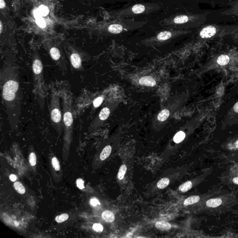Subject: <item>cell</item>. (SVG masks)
<instances>
[{
  "label": "cell",
  "instance_id": "obj_1",
  "mask_svg": "<svg viewBox=\"0 0 238 238\" xmlns=\"http://www.w3.org/2000/svg\"><path fill=\"white\" fill-rule=\"evenodd\" d=\"M2 102L10 124L19 123L22 94L19 82V69L14 60H5L1 70Z\"/></svg>",
  "mask_w": 238,
  "mask_h": 238
},
{
  "label": "cell",
  "instance_id": "obj_2",
  "mask_svg": "<svg viewBox=\"0 0 238 238\" xmlns=\"http://www.w3.org/2000/svg\"><path fill=\"white\" fill-rule=\"evenodd\" d=\"M32 72L34 90L37 97L41 102L48 95V88L43 76V61L38 54H35L32 57Z\"/></svg>",
  "mask_w": 238,
  "mask_h": 238
},
{
  "label": "cell",
  "instance_id": "obj_3",
  "mask_svg": "<svg viewBox=\"0 0 238 238\" xmlns=\"http://www.w3.org/2000/svg\"><path fill=\"white\" fill-rule=\"evenodd\" d=\"M59 93L55 89L52 91L51 99L49 105L50 121L51 125L57 130L63 127V113L61 112Z\"/></svg>",
  "mask_w": 238,
  "mask_h": 238
},
{
  "label": "cell",
  "instance_id": "obj_4",
  "mask_svg": "<svg viewBox=\"0 0 238 238\" xmlns=\"http://www.w3.org/2000/svg\"><path fill=\"white\" fill-rule=\"evenodd\" d=\"M67 56L70 63V65L74 70L79 72L84 71V68L83 66L84 62L87 61L88 56L82 53L75 51V50H71L69 52H67Z\"/></svg>",
  "mask_w": 238,
  "mask_h": 238
},
{
  "label": "cell",
  "instance_id": "obj_5",
  "mask_svg": "<svg viewBox=\"0 0 238 238\" xmlns=\"http://www.w3.org/2000/svg\"><path fill=\"white\" fill-rule=\"evenodd\" d=\"M216 29L213 26H209L204 28L200 32V36L202 38H209L215 35Z\"/></svg>",
  "mask_w": 238,
  "mask_h": 238
},
{
  "label": "cell",
  "instance_id": "obj_6",
  "mask_svg": "<svg viewBox=\"0 0 238 238\" xmlns=\"http://www.w3.org/2000/svg\"><path fill=\"white\" fill-rule=\"evenodd\" d=\"M139 83L142 85L149 87H153L156 85L155 80L151 76H144L141 78L139 80Z\"/></svg>",
  "mask_w": 238,
  "mask_h": 238
},
{
  "label": "cell",
  "instance_id": "obj_7",
  "mask_svg": "<svg viewBox=\"0 0 238 238\" xmlns=\"http://www.w3.org/2000/svg\"><path fill=\"white\" fill-rule=\"evenodd\" d=\"M156 228L161 231H167L169 230L171 228V225L164 221H158L156 222L155 225Z\"/></svg>",
  "mask_w": 238,
  "mask_h": 238
},
{
  "label": "cell",
  "instance_id": "obj_8",
  "mask_svg": "<svg viewBox=\"0 0 238 238\" xmlns=\"http://www.w3.org/2000/svg\"><path fill=\"white\" fill-rule=\"evenodd\" d=\"M102 216L103 219L107 222H113L115 219L114 214L110 211H105L103 212Z\"/></svg>",
  "mask_w": 238,
  "mask_h": 238
},
{
  "label": "cell",
  "instance_id": "obj_9",
  "mask_svg": "<svg viewBox=\"0 0 238 238\" xmlns=\"http://www.w3.org/2000/svg\"><path fill=\"white\" fill-rule=\"evenodd\" d=\"M222 204V200L220 198L212 199L206 201V205L210 208H216Z\"/></svg>",
  "mask_w": 238,
  "mask_h": 238
},
{
  "label": "cell",
  "instance_id": "obj_10",
  "mask_svg": "<svg viewBox=\"0 0 238 238\" xmlns=\"http://www.w3.org/2000/svg\"><path fill=\"white\" fill-rule=\"evenodd\" d=\"M110 115V110L107 107H105L102 109L99 114L98 118L101 121H104L108 118Z\"/></svg>",
  "mask_w": 238,
  "mask_h": 238
},
{
  "label": "cell",
  "instance_id": "obj_11",
  "mask_svg": "<svg viewBox=\"0 0 238 238\" xmlns=\"http://www.w3.org/2000/svg\"><path fill=\"white\" fill-rule=\"evenodd\" d=\"M112 151V147L110 146H107L103 149L100 155V159L102 161H104L105 159L108 158L110 155Z\"/></svg>",
  "mask_w": 238,
  "mask_h": 238
},
{
  "label": "cell",
  "instance_id": "obj_12",
  "mask_svg": "<svg viewBox=\"0 0 238 238\" xmlns=\"http://www.w3.org/2000/svg\"><path fill=\"white\" fill-rule=\"evenodd\" d=\"M200 198L199 196H192L186 199L184 202V204L186 206H189L190 205L194 204L195 203H197L200 200Z\"/></svg>",
  "mask_w": 238,
  "mask_h": 238
},
{
  "label": "cell",
  "instance_id": "obj_13",
  "mask_svg": "<svg viewBox=\"0 0 238 238\" xmlns=\"http://www.w3.org/2000/svg\"><path fill=\"white\" fill-rule=\"evenodd\" d=\"M122 26L120 24L111 25L108 27V31L113 34H119L122 31Z\"/></svg>",
  "mask_w": 238,
  "mask_h": 238
},
{
  "label": "cell",
  "instance_id": "obj_14",
  "mask_svg": "<svg viewBox=\"0 0 238 238\" xmlns=\"http://www.w3.org/2000/svg\"><path fill=\"white\" fill-rule=\"evenodd\" d=\"M193 186V184L191 181H187L182 184L179 186V190L182 193H185L191 189Z\"/></svg>",
  "mask_w": 238,
  "mask_h": 238
},
{
  "label": "cell",
  "instance_id": "obj_15",
  "mask_svg": "<svg viewBox=\"0 0 238 238\" xmlns=\"http://www.w3.org/2000/svg\"><path fill=\"white\" fill-rule=\"evenodd\" d=\"M170 181L168 178H164L161 179L158 181L157 186L159 189H162L165 187H167L169 184Z\"/></svg>",
  "mask_w": 238,
  "mask_h": 238
},
{
  "label": "cell",
  "instance_id": "obj_16",
  "mask_svg": "<svg viewBox=\"0 0 238 238\" xmlns=\"http://www.w3.org/2000/svg\"><path fill=\"white\" fill-rule=\"evenodd\" d=\"M169 111L167 109H164L161 111L158 116V119L161 122L166 121L169 116Z\"/></svg>",
  "mask_w": 238,
  "mask_h": 238
},
{
  "label": "cell",
  "instance_id": "obj_17",
  "mask_svg": "<svg viewBox=\"0 0 238 238\" xmlns=\"http://www.w3.org/2000/svg\"><path fill=\"white\" fill-rule=\"evenodd\" d=\"M186 134L184 132L182 131H179L174 136V142L176 143H181L184 140Z\"/></svg>",
  "mask_w": 238,
  "mask_h": 238
},
{
  "label": "cell",
  "instance_id": "obj_18",
  "mask_svg": "<svg viewBox=\"0 0 238 238\" xmlns=\"http://www.w3.org/2000/svg\"><path fill=\"white\" fill-rule=\"evenodd\" d=\"M229 60V58L228 55H221L218 57L217 63L221 66H224L228 63Z\"/></svg>",
  "mask_w": 238,
  "mask_h": 238
},
{
  "label": "cell",
  "instance_id": "obj_19",
  "mask_svg": "<svg viewBox=\"0 0 238 238\" xmlns=\"http://www.w3.org/2000/svg\"><path fill=\"white\" fill-rule=\"evenodd\" d=\"M172 33L168 31L161 32L157 36L158 39L160 41H165L171 37Z\"/></svg>",
  "mask_w": 238,
  "mask_h": 238
},
{
  "label": "cell",
  "instance_id": "obj_20",
  "mask_svg": "<svg viewBox=\"0 0 238 238\" xmlns=\"http://www.w3.org/2000/svg\"><path fill=\"white\" fill-rule=\"evenodd\" d=\"M127 167L125 164H123L120 167L118 173V177L119 180H122L124 178V175L126 174L127 172Z\"/></svg>",
  "mask_w": 238,
  "mask_h": 238
},
{
  "label": "cell",
  "instance_id": "obj_21",
  "mask_svg": "<svg viewBox=\"0 0 238 238\" xmlns=\"http://www.w3.org/2000/svg\"><path fill=\"white\" fill-rule=\"evenodd\" d=\"M189 17L186 15H180L174 19V22L175 24H182L187 22L189 21Z\"/></svg>",
  "mask_w": 238,
  "mask_h": 238
},
{
  "label": "cell",
  "instance_id": "obj_22",
  "mask_svg": "<svg viewBox=\"0 0 238 238\" xmlns=\"http://www.w3.org/2000/svg\"><path fill=\"white\" fill-rule=\"evenodd\" d=\"M145 7L141 4H137L132 7V11L135 14H141L145 11Z\"/></svg>",
  "mask_w": 238,
  "mask_h": 238
},
{
  "label": "cell",
  "instance_id": "obj_23",
  "mask_svg": "<svg viewBox=\"0 0 238 238\" xmlns=\"http://www.w3.org/2000/svg\"><path fill=\"white\" fill-rule=\"evenodd\" d=\"M14 187L18 193L21 194H24L25 189L21 182H16L14 183Z\"/></svg>",
  "mask_w": 238,
  "mask_h": 238
},
{
  "label": "cell",
  "instance_id": "obj_24",
  "mask_svg": "<svg viewBox=\"0 0 238 238\" xmlns=\"http://www.w3.org/2000/svg\"><path fill=\"white\" fill-rule=\"evenodd\" d=\"M38 10L41 16H47V15L49 14V9H48L47 7L44 5H41L40 6Z\"/></svg>",
  "mask_w": 238,
  "mask_h": 238
},
{
  "label": "cell",
  "instance_id": "obj_25",
  "mask_svg": "<svg viewBox=\"0 0 238 238\" xmlns=\"http://www.w3.org/2000/svg\"><path fill=\"white\" fill-rule=\"evenodd\" d=\"M68 218H69V215L66 214H63L56 216L55 220L58 223H61L67 220Z\"/></svg>",
  "mask_w": 238,
  "mask_h": 238
},
{
  "label": "cell",
  "instance_id": "obj_26",
  "mask_svg": "<svg viewBox=\"0 0 238 238\" xmlns=\"http://www.w3.org/2000/svg\"><path fill=\"white\" fill-rule=\"evenodd\" d=\"M29 162L30 165L32 166H35L36 164V157L35 153H31L29 155Z\"/></svg>",
  "mask_w": 238,
  "mask_h": 238
},
{
  "label": "cell",
  "instance_id": "obj_27",
  "mask_svg": "<svg viewBox=\"0 0 238 238\" xmlns=\"http://www.w3.org/2000/svg\"><path fill=\"white\" fill-rule=\"evenodd\" d=\"M52 165L54 167L55 170L59 171L60 169V166L58 160L56 157H54L52 160Z\"/></svg>",
  "mask_w": 238,
  "mask_h": 238
},
{
  "label": "cell",
  "instance_id": "obj_28",
  "mask_svg": "<svg viewBox=\"0 0 238 238\" xmlns=\"http://www.w3.org/2000/svg\"><path fill=\"white\" fill-rule=\"evenodd\" d=\"M93 228L95 232L101 233L103 230V227L102 225L99 223H95L93 225Z\"/></svg>",
  "mask_w": 238,
  "mask_h": 238
},
{
  "label": "cell",
  "instance_id": "obj_29",
  "mask_svg": "<svg viewBox=\"0 0 238 238\" xmlns=\"http://www.w3.org/2000/svg\"><path fill=\"white\" fill-rule=\"evenodd\" d=\"M103 101V98L102 97H99L97 98L93 102L94 107L95 108H97L99 107L102 104Z\"/></svg>",
  "mask_w": 238,
  "mask_h": 238
},
{
  "label": "cell",
  "instance_id": "obj_30",
  "mask_svg": "<svg viewBox=\"0 0 238 238\" xmlns=\"http://www.w3.org/2000/svg\"><path fill=\"white\" fill-rule=\"evenodd\" d=\"M36 22L37 25H38L41 28H45L46 24L45 21L44 20L42 17H41L40 18L36 19Z\"/></svg>",
  "mask_w": 238,
  "mask_h": 238
},
{
  "label": "cell",
  "instance_id": "obj_31",
  "mask_svg": "<svg viewBox=\"0 0 238 238\" xmlns=\"http://www.w3.org/2000/svg\"><path fill=\"white\" fill-rule=\"evenodd\" d=\"M77 186L80 189H83L84 188V181L82 179H78L76 181Z\"/></svg>",
  "mask_w": 238,
  "mask_h": 238
},
{
  "label": "cell",
  "instance_id": "obj_32",
  "mask_svg": "<svg viewBox=\"0 0 238 238\" xmlns=\"http://www.w3.org/2000/svg\"><path fill=\"white\" fill-rule=\"evenodd\" d=\"M90 204L93 206H96L97 205L99 204V201L96 198H93L90 200Z\"/></svg>",
  "mask_w": 238,
  "mask_h": 238
},
{
  "label": "cell",
  "instance_id": "obj_33",
  "mask_svg": "<svg viewBox=\"0 0 238 238\" xmlns=\"http://www.w3.org/2000/svg\"><path fill=\"white\" fill-rule=\"evenodd\" d=\"M34 16H35V18L36 19L40 18L41 16V15L40 13L39 12L38 10H35L34 11Z\"/></svg>",
  "mask_w": 238,
  "mask_h": 238
},
{
  "label": "cell",
  "instance_id": "obj_34",
  "mask_svg": "<svg viewBox=\"0 0 238 238\" xmlns=\"http://www.w3.org/2000/svg\"><path fill=\"white\" fill-rule=\"evenodd\" d=\"M6 4L4 0H0V8L1 9L4 8Z\"/></svg>",
  "mask_w": 238,
  "mask_h": 238
},
{
  "label": "cell",
  "instance_id": "obj_35",
  "mask_svg": "<svg viewBox=\"0 0 238 238\" xmlns=\"http://www.w3.org/2000/svg\"><path fill=\"white\" fill-rule=\"evenodd\" d=\"M10 178L11 181H15L16 180V176L14 175H11Z\"/></svg>",
  "mask_w": 238,
  "mask_h": 238
},
{
  "label": "cell",
  "instance_id": "obj_36",
  "mask_svg": "<svg viewBox=\"0 0 238 238\" xmlns=\"http://www.w3.org/2000/svg\"><path fill=\"white\" fill-rule=\"evenodd\" d=\"M234 109L235 111V112L238 113V102H236L234 106Z\"/></svg>",
  "mask_w": 238,
  "mask_h": 238
},
{
  "label": "cell",
  "instance_id": "obj_37",
  "mask_svg": "<svg viewBox=\"0 0 238 238\" xmlns=\"http://www.w3.org/2000/svg\"><path fill=\"white\" fill-rule=\"evenodd\" d=\"M233 182L235 184L238 185V177H236L234 178L233 180Z\"/></svg>",
  "mask_w": 238,
  "mask_h": 238
},
{
  "label": "cell",
  "instance_id": "obj_38",
  "mask_svg": "<svg viewBox=\"0 0 238 238\" xmlns=\"http://www.w3.org/2000/svg\"><path fill=\"white\" fill-rule=\"evenodd\" d=\"M0 27H1V29H0V33H1L2 30V24L1 21L0 22Z\"/></svg>",
  "mask_w": 238,
  "mask_h": 238
},
{
  "label": "cell",
  "instance_id": "obj_39",
  "mask_svg": "<svg viewBox=\"0 0 238 238\" xmlns=\"http://www.w3.org/2000/svg\"><path fill=\"white\" fill-rule=\"evenodd\" d=\"M235 145L236 147H237V148H238V140L236 141V142H235Z\"/></svg>",
  "mask_w": 238,
  "mask_h": 238
}]
</instances>
